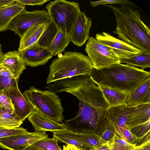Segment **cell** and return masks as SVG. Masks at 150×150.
Returning a JSON list of instances; mask_svg holds the SVG:
<instances>
[{"label": "cell", "instance_id": "6da1fadb", "mask_svg": "<svg viewBox=\"0 0 150 150\" xmlns=\"http://www.w3.org/2000/svg\"><path fill=\"white\" fill-rule=\"evenodd\" d=\"M45 88L55 93L65 91L75 96L79 101L76 116L65 121L69 129L74 131L87 126L93 129L103 125L105 112L109 108L98 86L88 75H79L49 84Z\"/></svg>", "mask_w": 150, "mask_h": 150}, {"label": "cell", "instance_id": "7a4b0ae2", "mask_svg": "<svg viewBox=\"0 0 150 150\" xmlns=\"http://www.w3.org/2000/svg\"><path fill=\"white\" fill-rule=\"evenodd\" d=\"M115 15L116 26L113 33L118 38L142 52L150 53V30L142 20L139 10L124 5H105Z\"/></svg>", "mask_w": 150, "mask_h": 150}, {"label": "cell", "instance_id": "3957f363", "mask_svg": "<svg viewBox=\"0 0 150 150\" xmlns=\"http://www.w3.org/2000/svg\"><path fill=\"white\" fill-rule=\"evenodd\" d=\"M89 76L97 85L128 94L150 78V73L135 66L120 63L99 69L93 68Z\"/></svg>", "mask_w": 150, "mask_h": 150}, {"label": "cell", "instance_id": "277c9868", "mask_svg": "<svg viewBox=\"0 0 150 150\" xmlns=\"http://www.w3.org/2000/svg\"><path fill=\"white\" fill-rule=\"evenodd\" d=\"M93 67L90 59L81 52H65L50 66L47 84L79 75H88Z\"/></svg>", "mask_w": 150, "mask_h": 150}, {"label": "cell", "instance_id": "5b68a950", "mask_svg": "<svg viewBox=\"0 0 150 150\" xmlns=\"http://www.w3.org/2000/svg\"><path fill=\"white\" fill-rule=\"evenodd\" d=\"M33 107L44 115L58 123H62L64 111L61 99L55 93L31 86L23 93Z\"/></svg>", "mask_w": 150, "mask_h": 150}, {"label": "cell", "instance_id": "8992f818", "mask_svg": "<svg viewBox=\"0 0 150 150\" xmlns=\"http://www.w3.org/2000/svg\"><path fill=\"white\" fill-rule=\"evenodd\" d=\"M45 8L51 21L58 29L70 35L81 11L79 4L65 0H56L50 1Z\"/></svg>", "mask_w": 150, "mask_h": 150}, {"label": "cell", "instance_id": "52a82bcc", "mask_svg": "<svg viewBox=\"0 0 150 150\" xmlns=\"http://www.w3.org/2000/svg\"><path fill=\"white\" fill-rule=\"evenodd\" d=\"M93 68L99 69L120 63L119 57L111 48L99 42L96 38H89L85 49Z\"/></svg>", "mask_w": 150, "mask_h": 150}, {"label": "cell", "instance_id": "ba28073f", "mask_svg": "<svg viewBox=\"0 0 150 150\" xmlns=\"http://www.w3.org/2000/svg\"><path fill=\"white\" fill-rule=\"evenodd\" d=\"M51 21L50 17L45 10L28 11L25 9L20 12L11 22L9 30L13 31L21 38L25 32L33 26Z\"/></svg>", "mask_w": 150, "mask_h": 150}, {"label": "cell", "instance_id": "9c48e42d", "mask_svg": "<svg viewBox=\"0 0 150 150\" xmlns=\"http://www.w3.org/2000/svg\"><path fill=\"white\" fill-rule=\"evenodd\" d=\"M48 137L45 132H27L0 138V148L10 150H25L33 143Z\"/></svg>", "mask_w": 150, "mask_h": 150}, {"label": "cell", "instance_id": "30bf717a", "mask_svg": "<svg viewBox=\"0 0 150 150\" xmlns=\"http://www.w3.org/2000/svg\"><path fill=\"white\" fill-rule=\"evenodd\" d=\"M96 39L102 44L112 49L119 58L132 56L142 52L124 41L110 34L103 32L96 34Z\"/></svg>", "mask_w": 150, "mask_h": 150}, {"label": "cell", "instance_id": "8fae6325", "mask_svg": "<svg viewBox=\"0 0 150 150\" xmlns=\"http://www.w3.org/2000/svg\"><path fill=\"white\" fill-rule=\"evenodd\" d=\"M19 53L26 66L32 67L44 65L53 56L47 48L37 43Z\"/></svg>", "mask_w": 150, "mask_h": 150}, {"label": "cell", "instance_id": "7c38bea8", "mask_svg": "<svg viewBox=\"0 0 150 150\" xmlns=\"http://www.w3.org/2000/svg\"><path fill=\"white\" fill-rule=\"evenodd\" d=\"M92 24L91 19L81 11L70 35L71 41L77 46L83 45L89 38Z\"/></svg>", "mask_w": 150, "mask_h": 150}, {"label": "cell", "instance_id": "4fadbf2b", "mask_svg": "<svg viewBox=\"0 0 150 150\" xmlns=\"http://www.w3.org/2000/svg\"><path fill=\"white\" fill-rule=\"evenodd\" d=\"M28 118L36 132L49 131L52 132L69 129L65 123L54 121L35 108L33 113Z\"/></svg>", "mask_w": 150, "mask_h": 150}, {"label": "cell", "instance_id": "5bb4252c", "mask_svg": "<svg viewBox=\"0 0 150 150\" xmlns=\"http://www.w3.org/2000/svg\"><path fill=\"white\" fill-rule=\"evenodd\" d=\"M4 91L10 99L16 113L23 122L33 113L34 108L21 93L18 86Z\"/></svg>", "mask_w": 150, "mask_h": 150}, {"label": "cell", "instance_id": "9a60e30c", "mask_svg": "<svg viewBox=\"0 0 150 150\" xmlns=\"http://www.w3.org/2000/svg\"><path fill=\"white\" fill-rule=\"evenodd\" d=\"M130 107L126 104L123 105L109 107L105 111L106 118L112 125L115 133L120 137L122 130L124 128H128L127 122Z\"/></svg>", "mask_w": 150, "mask_h": 150}, {"label": "cell", "instance_id": "2e32d148", "mask_svg": "<svg viewBox=\"0 0 150 150\" xmlns=\"http://www.w3.org/2000/svg\"><path fill=\"white\" fill-rule=\"evenodd\" d=\"M52 133L53 137L61 143L74 145L83 150L93 149L92 146L77 132L68 129Z\"/></svg>", "mask_w": 150, "mask_h": 150}, {"label": "cell", "instance_id": "e0dca14e", "mask_svg": "<svg viewBox=\"0 0 150 150\" xmlns=\"http://www.w3.org/2000/svg\"><path fill=\"white\" fill-rule=\"evenodd\" d=\"M0 65L8 69L14 78L18 80L21 75L26 69L25 64L18 50L4 53L3 60Z\"/></svg>", "mask_w": 150, "mask_h": 150}, {"label": "cell", "instance_id": "ac0fdd59", "mask_svg": "<svg viewBox=\"0 0 150 150\" xmlns=\"http://www.w3.org/2000/svg\"><path fill=\"white\" fill-rule=\"evenodd\" d=\"M149 120H150V103L130 107L127 122L129 129Z\"/></svg>", "mask_w": 150, "mask_h": 150}, {"label": "cell", "instance_id": "d6986e66", "mask_svg": "<svg viewBox=\"0 0 150 150\" xmlns=\"http://www.w3.org/2000/svg\"><path fill=\"white\" fill-rule=\"evenodd\" d=\"M49 23L38 24L28 29L20 38L18 51L24 50L36 43Z\"/></svg>", "mask_w": 150, "mask_h": 150}, {"label": "cell", "instance_id": "ffe728a7", "mask_svg": "<svg viewBox=\"0 0 150 150\" xmlns=\"http://www.w3.org/2000/svg\"><path fill=\"white\" fill-rule=\"evenodd\" d=\"M25 9V6L16 3L12 5L0 8V32L9 30V26L11 22Z\"/></svg>", "mask_w": 150, "mask_h": 150}, {"label": "cell", "instance_id": "44dd1931", "mask_svg": "<svg viewBox=\"0 0 150 150\" xmlns=\"http://www.w3.org/2000/svg\"><path fill=\"white\" fill-rule=\"evenodd\" d=\"M97 85L100 90L109 107L126 104L127 93L101 85Z\"/></svg>", "mask_w": 150, "mask_h": 150}, {"label": "cell", "instance_id": "7402d4cb", "mask_svg": "<svg viewBox=\"0 0 150 150\" xmlns=\"http://www.w3.org/2000/svg\"><path fill=\"white\" fill-rule=\"evenodd\" d=\"M150 88V78L143 82L127 94L126 104L131 107L141 104L145 95Z\"/></svg>", "mask_w": 150, "mask_h": 150}, {"label": "cell", "instance_id": "603a6c76", "mask_svg": "<svg viewBox=\"0 0 150 150\" xmlns=\"http://www.w3.org/2000/svg\"><path fill=\"white\" fill-rule=\"evenodd\" d=\"M70 35L62 29H59L54 40L47 49L53 56L60 54L64 51L70 43Z\"/></svg>", "mask_w": 150, "mask_h": 150}, {"label": "cell", "instance_id": "cb8c5ba5", "mask_svg": "<svg viewBox=\"0 0 150 150\" xmlns=\"http://www.w3.org/2000/svg\"><path fill=\"white\" fill-rule=\"evenodd\" d=\"M120 63H123L144 69L150 67V53L141 52L132 56L119 58Z\"/></svg>", "mask_w": 150, "mask_h": 150}, {"label": "cell", "instance_id": "d4e9b609", "mask_svg": "<svg viewBox=\"0 0 150 150\" xmlns=\"http://www.w3.org/2000/svg\"><path fill=\"white\" fill-rule=\"evenodd\" d=\"M23 123L15 112L2 108L0 109V126L12 129L19 127Z\"/></svg>", "mask_w": 150, "mask_h": 150}, {"label": "cell", "instance_id": "484cf974", "mask_svg": "<svg viewBox=\"0 0 150 150\" xmlns=\"http://www.w3.org/2000/svg\"><path fill=\"white\" fill-rule=\"evenodd\" d=\"M59 30L51 21L36 43L39 46L47 49L52 42Z\"/></svg>", "mask_w": 150, "mask_h": 150}, {"label": "cell", "instance_id": "4316f807", "mask_svg": "<svg viewBox=\"0 0 150 150\" xmlns=\"http://www.w3.org/2000/svg\"><path fill=\"white\" fill-rule=\"evenodd\" d=\"M106 144L110 150H134L139 145L128 142L115 133Z\"/></svg>", "mask_w": 150, "mask_h": 150}, {"label": "cell", "instance_id": "83f0119b", "mask_svg": "<svg viewBox=\"0 0 150 150\" xmlns=\"http://www.w3.org/2000/svg\"><path fill=\"white\" fill-rule=\"evenodd\" d=\"M76 132L92 146L94 149L104 145L107 142L101 136L90 129H83Z\"/></svg>", "mask_w": 150, "mask_h": 150}, {"label": "cell", "instance_id": "f1b7e54d", "mask_svg": "<svg viewBox=\"0 0 150 150\" xmlns=\"http://www.w3.org/2000/svg\"><path fill=\"white\" fill-rule=\"evenodd\" d=\"M58 140L55 138L46 137L33 143L32 146L42 150H62L59 147Z\"/></svg>", "mask_w": 150, "mask_h": 150}, {"label": "cell", "instance_id": "f546056e", "mask_svg": "<svg viewBox=\"0 0 150 150\" xmlns=\"http://www.w3.org/2000/svg\"><path fill=\"white\" fill-rule=\"evenodd\" d=\"M150 120L135 126L129 129L137 138L139 142L143 140L150 131Z\"/></svg>", "mask_w": 150, "mask_h": 150}, {"label": "cell", "instance_id": "4dcf8cb0", "mask_svg": "<svg viewBox=\"0 0 150 150\" xmlns=\"http://www.w3.org/2000/svg\"><path fill=\"white\" fill-rule=\"evenodd\" d=\"M27 132L26 129L21 126L12 129L0 126V138L18 135Z\"/></svg>", "mask_w": 150, "mask_h": 150}, {"label": "cell", "instance_id": "1f68e13d", "mask_svg": "<svg viewBox=\"0 0 150 150\" xmlns=\"http://www.w3.org/2000/svg\"><path fill=\"white\" fill-rule=\"evenodd\" d=\"M19 80L0 76V90L7 91L18 86Z\"/></svg>", "mask_w": 150, "mask_h": 150}, {"label": "cell", "instance_id": "d6a6232c", "mask_svg": "<svg viewBox=\"0 0 150 150\" xmlns=\"http://www.w3.org/2000/svg\"><path fill=\"white\" fill-rule=\"evenodd\" d=\"M0 104L2 108L6 110L15 112L10 99L4 91L0 90Z\"/></svg>", "mask_w": 150, "mask_h": 150}, {"label": "cell", "instance_id": "836d02e7", "mask_svg": "<svg viewBox=\"0 0 150 150\" xmlns=\"http://www.w3.org/2000/svg\"><path fill=\"white\" fill-rule=\"evenodd\" d=\"M104 125L105 129L101 137L103 139L107 142L111 138L115 132L112 125L106 117L104 121Z\"/></svg>", "mask_w": 150, "mask_h": 150}, {"label": "cell", "instance_id": "e575fe53", "mask_svg": "<svg viewBox=\"0 0 150 150\" xmlns=\"http://www.w3.org/2000/svg\"><path fill=\"white\" fill-rule=\"evenodd\" d=\"M90 2L91 5L94 7H96L100 5L107 4L126 5L131 4L132 3L130 1L126 0H102L96 1H91Z\"/></svg>", "mask_w": 150, "mask_h": 150}, {"label": "cell", "instance_id": "d590c367", "mask_svg": "<svg viewBox=\"0 0 150 150\" xmlns=\"http://www.w3.org/2000/svg\"><path fill=\"white\" fill-rule=\"evenodd\" d=\"M120 137L131 143L135 144V142H139L138 138L131 133L128 128H124L122 130Z\"/></svg>", "mask_w": 150, "mask_h": 150}, {"label": "cell", "instance_id": "8d00e7d4", "mask_svg": "<svg viewBox=\"0 0 150 150\" xmlns=\"http://www.w3.org/2000/svg\"><path fill=\"white\" fill-rule=\"evenodd\" d=\"M49 1L47 0H15L16 3L25 6L26 5L41 6Z\"/></svg>", "mask_w": 150, "mask_h": 150}, {"label": "cell", "instance_id": "74e56055", "mask_svg": "<svg viewBox=\"0 0 150 150\" xmlns=\"http://www.w3.org/2000/svg\"><path fill=\"white\" fill-rule=\"evenodd\" d=\"M0 76L15 79L8 69L1 65H0Z\"/></svg>", "mask_w": 150, "mask_h": 150}, {"label": "cell", "instance_id": "f35d334b", "mask_svg": "<svg viewBox=\"0 0 150 150\" xmlns=\"http://www.w3.org/2000/svg\"><path fill=\"white\" fill-rule=\"evenodd\" d=\"M149 145H150V135H148L144 141L139 144L138 147L134 150H142Z\"/></svg>", "mask_w": 150, "mask_h": 150}, {"label": "cell", "instance_id": "ab89813d", "mask_svg": "<svg viewBox=\"0 0 150 150\" xmlns=\"http://www.w3.org/2000/svg\"><path fill=\"white\" fill-rule=\"evenodd\" d=\"M15 3V0H0V8L12 5Z\"/></svg>", "mask_w": 150, "mask_h": 150}, {"label": "cell", "instance_id": "60d3db41", "mask_svg": "<svg viewBox=\"0 0 150 150\" xmlns=\"http://www.w3.org/2000/svg\"><path fill=\"white\" fill-rule=\"evenodd\" d=\"M63 150H83L76 146L70 144H67L64 145L63 146Z\"/></svg>", "mask_w": 150, "mask_h": 150}, {"label": "cell", "instance_id": "b9f144b4", "mask_svg": "<svg viewBox=\"0 0 150 150\" xmlns=\"http://www.w3.org/2000/svg\"><path fill=\"white\" fill-rule=\"evenodd\" d=\"M149 103H150V88L146 93L141 104Z\"/></svg>", "mask_w": 150, "mask_h": 150}, {"label": "cell", "instance_id": "7bdbcfd3", "mask_svg": "<svg viewBox=\"0 0 150 150\" xmlns=\"http://www.w3.org/2000/svg\"><path fill=\"white\" fill-rule=\"evenodd\" d=\"M4 54L2 51V46L0 43V64L3 60Z\"/></svg>", "mask_w": 150, "mask_h": 150}, {"label": "cell", "instance_id": "ee69618b", "mask_svg": "<svg viewBox=\"0 0 150 150\" xmlns=\"http://www.w3.org/2000/svg\"><path fill=\"white\" fill-rule=\"evenodd\" d=\"M94 150H110L108 147L106 145V144L101 146H100Z\"/></svg>", "mask_w": 150, "mask_h": 150}, {"label": "cell", "instance_id": "f6af8a7d", "mask_svg": "<svg viewBox=\"0 0 150 150\" xmlns=\"http://www.w3.org/2000/svg\"><path fill=\"white\" fill-rule=\"evenodd\" d=\"M25 150H42L34 147L31 145L27 148Z\"/></svg>", "mask_w": 150, "mask_h": 150}, {"label": "cell", "instance_id": "bcb514c9", "mask_svg": "<svg viewBox=\"0 0 150 150\" xmlns=\"http://www.w3.org/2000/svg\"><path fill=\"white\" fill-rule=\"evenodd\" d=\"M142 150H150V145L146 146Z\"/></svg>", "mask_w": 150, "mask_h": 150}, {"label": "cell", "instance_id": "7dc6e473", "mask_svg": "<svg viewBox=\"0 0 150 150\" xmlns=\"http://www.w3.org/2000/svg\"><path fill=\"white\" fill-rule=\"evenodd\" d=\"M1 108H2V107L1 106V105L0 104V109Z\"/></svg>", "mask_w": 150, "mask_h": 150}, {"label": "cell", "instance_id": "c3c4849f", "mask_svg": "<svg viewBox=\"0 0 150 150\" xmlns=\"http://www.w3.org/2000/svg\"><path fill=\"white\" fill-rule=\"evenodd\" d=\"M90 150H94L93 149H90Z\"/></svg>", "mask_w": 150, "mask_h": 150}]
</instances>
